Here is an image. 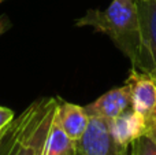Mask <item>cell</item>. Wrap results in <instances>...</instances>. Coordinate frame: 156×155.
<instances>
[{"instance_id": "obj_1", "label": "cell", "mask_w": 156, "mask_h": 155, "mask_svg": "<svg viewBox=\"0 0 156 155\" xmlns=\"http://www.w3.org/2000/svg\"><path fill=\"white\" fill-rule=\"evenodd\" d=\"M77 26H90L107 34L119 51L132 62L133 69L141 65V34L136 0H112L104 10H88Z\"/></svg>"}, {"instance_id": "obj_2", "label": "cell", "mask_w": 156, "mask_h": 155, "mask_svg": "<svg viewBox=\"0 0 156 155\" xmlns=\"http://www.w3.org/2000/svg\"><path fill=\"white\" fill-rule=\"evenodd\" d=\"M56 110L58 98L33 102L10 122L0 143V155H45Z\"/></svg>"}, {"instance_id": "obj_3", "label": "cell", "mask_w": 156, "mask_h": 155, "mask_svg": "<svg viewBox=\"0 0 156 155\" xmlns=\"http://www.w3.org/2000/svg\"><path fill=\"white\" fill-rule=\"evenodd\" d=\"M126 84L132 93V109L144 120L145 135L156 142V80L132 67Z\"/></svg>"}, {"instance_id": "obj_4", "label": "cell", "mask_w": 156, "mask_h": 155, "mask_svg": "<svg viewBox=\"0 0 156 155\" xmlns=\"http://www.w3.org/2000/svg\"><path fill=\"white\" fill-rule=\"evenodd\" d=\"M76 155H127V147L115 140L111 124L101 117L89 115V122L76 142Z\"/></svg>"}, {"instance_id": "obj_5", "label": "cell", "mask_w": 156, "mask_h": 155, "mask_svg": "<svg viewBox=\"0 0 156 155\" xmlns=\"http://www.w3.org/2000/svg\"><path fill=\"white\" fill-rule=\"evenodd\" d=\"M141 34V65L138 71H156V3L154 0H136Z\"/></svg>"}, {"instance_id": "obj_6", "label": "cell", "mask_w": 156, "mask_h": 155, "mask_svg": "<svg viewBox=\"0 0 156 155\" xmlns=\"http://www.w3.org/2000/svg\"><path fill=\"white\" fill-rule=\"evenodd\" d=\"M132 109V93L129 85L125 82L122 87H116L105 92L94 102L85 106L89 115L101 117L108 121L115 120L125 111Z\"/></svg>"}, {"instance_id": "obj_7", "label": "cell", "mask_w": 156, "mask_h": 155, "mask_svg": "<svg viewBox=\"0 0 156 155\" xmlns=\"http://www.w3.org/2000/svg\"><path fill=\"white\" fill-rule=\"evenodd\" d=\"M56 120L67 136L77 142L88 126L89 114L86 113L85 107L58 98Z\"/></svg>"}, {"instance_id": "obj_8", "label": "cell", "mask_w": 156, "mask_h": 155, "mask_svg": "<svg viewBox=\"0 0 156 155\" xmlns=\"http://www.w3.org/2000/svg\"><path fill=\"white\" fill-rule=\"evenodd\" d=\"M110 124L115 140L121 146L127 148L133 144V142L147 133L144 120L133 109L127 110L115 120L110 121Z\"/></svg>"}, {"instance_id": "obj_9", "label": "cell", "mask_w": 156, "mask_h": 155, "mask_svg": "<svg viewBox=\"0 0 156 155\" xmlns=\"http://www.w3.org/2000/svg\"><path fill=\"white\" fill-rule=\"evenodd\" d=\"M77 147L76 142L71 137L67 136L62 126L59 125L55 115V120L52 122L51 131H49L48 142L45 147V155H76Z\"/></svg>"}, {"instance_id": "obj_10", "label": "cell", "mask_w": 156, "mask_h": 155, "mask_svg": "<svg viewBox=\"0 0 156 155\" xmlns=\"http://www.w3.org/2000/svg\"><path fill=\"white\" fill-rule=\"evenodd\" d=\"M132 155H156V142L147 135L138 137L132 144Z\"/></svg>"}, {"instance_id": "obj_11", "label": "cell", "mask_w": 156, "mask_h": 155, "mask_svg": "<svg viewBox=\"0 0 156 155\" xmlns=\"http://www.w3.org/2000/svg\"><path fill=\"white\" fill-rule=\"evenodd\" d=\"M14 120V111L7 107L0 106V131L8 125Z\"/></svg>"}, {"instance_id": "obj_12", "label": "cell", "mask_w": 156, "mask_h": 155, "mask_svg": "<svg viewBox=\"0 0 156 155\" xmlns=\"http://www.w3.org/2000/svg\"><path fill=\"white\" fill-rule=\"evenodd\" d=\"M11 26H12V23H11L8 15H5V14H2V15H0V37H2V36L4 34L7 30H10Z\"/></svg>"}, {"instance_id": "obj_13", "label": "cell", "mask_w": 156, "mask_h": 155, "mask_svg": "<svg viewBox=\"0 0 156 155\" xmlns=\"http://www.w3.org/2000/svg\"><path fill=\"white\" fill-rule=\"evenodd\" d=\"M8 125H10V124H8ZM8 125L5 126L4 129H2V131H0V143H2V140H3V137H4V135H5V132H7V128H8Z\"/></svg>"}, {"instance_id": "obj_14", "label": "cell", "mask_w": 156, "mask_h": 155, "mask_svg": "<svg viewBox=\"0 0 156 155\" xmlns=\"http://www.w3.org/2000/svg\"><path fill=\"white\" fill-rule=\"evenodd\" d=\"M5 2H8V0H0V4H3V3H5Z\"/></svg>"}, {"instance_id": "obj_15", "label": "cell", "mask_w": 156, "mask_h": 155, "mask_svg": "<svg viewBox=\"0 0 156 155\" xmlns=\"http://www.w3.org/2000/svg\"><path fill=\"white\" fill-rule=\"evenodd\" d=\"M152 77H154V78L156 80V71H155V73H152Z\"/></svg>"}, {"instance_id": "obj_16", "label": "cell", "mask_w": 156, "mask_h": 155, "mask_svg": "<svg viewBox=\"0 0 156 155\" xmlns=\"http://www.w3.org/2000/svg\"><path fill=\"white\" fill-rule=\"evenodd\" d=\"M154 2H155V3H156V0H154Z\"/></svg>"}, {"instance_id": "obj_17", "label": "cell", "mask_w": 156, "mask_h": 155, "mask_svg": "<svg viewBox=\"0 0 156 155\" xmlns=\"http://www.w3.org/2000/svg\"><path fill=\"white\" fill-rule=\"evenodd\" d=\"M3 129H4V128H3Z\"/></svg>"}]
</instances>
